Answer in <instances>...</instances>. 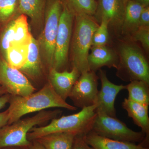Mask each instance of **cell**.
Masks as SVG:
<instances>
[{
    "label": "cell",
    "mask_w": 149,
    "mask_h": 149,
    "mask_svg": "<svg viewBox=\"0 0 149 149\" xmlns=\"http://www.w3.org/2000/svg\"><path fill=\"white\" fill-rule=\"evenodd\" d=\"M84 136H75L72 149H94L86 143Z\"/></svg>",
    "instance_id": "29"
},
{
    "label": "cell",
    "mask_w": 149,
    "mask_h": 149,
    "mask_svg": "<svg viewBox=\"0 0 149 149\" xmlns=\"http://www.w3.org/2000/svg\"><path fill=\"white\" fill-rule=\"evenodd\" d=\"M19 0H0V26L2 27L17 15H19Z\"/></svg>",
    "instance_id": "26"
},
{
    "label": "cell",
    "mask_w": 149,
    "mask_h": 149,
    "mask_svg": "<svg viewBox=\"0 0 149 149\" xmlns=\"http://www.w3.org/2000/svg\"><path fill=\"white\" fill-rule=\"evenodd\" d=\"M15 18L8 22L0 29V56L5 60L7 51L13 43Z\"/></svg>",
    "instance_id": "25"
},
{
    "label": "cell",
    "mask_w": 149,
    "mask_h": 149,
    "mask_svg": "<svg viewBox=\"0 0 149 149\" xmlns=\"http://www.w3.org/2000/svg\"><path fill=\"white\" fill-rule=\"evenodd\" d=\"M91 131L99 136L116 141L141 143L146 135L128 128L124 123L107 115L97 113Z\"/></svg>",
    "instance_id": "7"
},
{
    "label": "cell",
    "mask_w": 149,
    "mask_h": 149,
    "mask_svg": "<svg viewBox=\"0 0 149 149\" xmlns=\"http://www.w3.org/2000/svg\"><path fill=\"white\" fill-rule=\"evenodd\" d=\"M135 41H139L146 51L149 49V26L139 27L133 34Z\"/></svg>",
    "instance_id": "28"
},
{
    "label": "cell",
    "mask_w": 149,
    "mask_h": 149,
    "mask_svg": "<svg viewBox=\"0 0 149 149\" xmlns=\"http://www.w3.org/2000/svg\"><path fill=\"white\" fill-rule=\"evenodd\" d=\"M137 2L140 3L144 6H148L149 5V0H133Z\"/></svg>",
    "instance_id": "34"
},
{
    "label": "cell",
    "mask_w": 149,
    "mask_h": 149,
    "mask_svg": "<svg viewBox=\"0 0 149 149\" xmlns=\"http://www.w3.org/2000/svg\"><path fill=\"white\" fill-rule=\"evenodd\" d=\"M24 75L33 80H36L42 74V59L38 40L32 36L28 46L27 60L19 70Z\"/></svg>",
    "instance_id": "15"
},
{
    "label": "cell",
    "mask_w": 149,
    "mask_h": 149,
    "mask_svg": "<svg viewBox=\"0 0 149 149\" xmlns=\"http://www.w3.org/2000/svg\"><path fill=\"white\" fill-rule=\"evenodd\" d=\"M26 148L27 149H45L37 140L30 141V143Z\"/></svg>",
    "instance_id": "33"
},
{
    "label": "cell",
    "mask_w": 149,
    "mask_h": 149,
    "mask_svg": "<svg viewBox=\"0 0 149 149\" xmlns=\"http://www.w3.org/2000/svg\"><path fill=\"white\" fill-rule=\"evenodd\" d=\"M60 110H43L32 117L19 119L0 128V149L9 147H27L30 141L27 138L29 130L36 125L56 118Z\"/></svg>",
    "instance_id": "4"
},
{
    "label": "cell",
    "mask_w": 149,
    "mask_h": 149,
    "mask_svg": "<svg viewBox=\"0 0 149 149\" xmlns=\"http://www.w3.org/2000/svg\"><path fill=\"white\" fill-rule=\"evenodd\" d=\"M96 107V104L83 108L77 113L54 118L47 125L33 127L27 133V139L31 141L51 133L63 132L85 136L92 130Z\"/></svg>",
    "instance_id": "2"
},
{
    "label": "cell",
    "mask_w": 149,
    "mask_h": 149,
    "mask_svg": "<svg viewBox=\"0 0 149 149\" xmlns=\"http://www.w3.org/2000/svg\"><path fill=\"white\" fill-rule=\"evenodd\" d=\"M32 36L29 32L27 16L20 14L16 17L15 19L14 35L13 44H28Z\"/></svg>",
    "instance_id": "23"
},
{
    "label": "cell",
    "mask_w": 149,
    "mask_h": 149,
    "mask_svg": "<svg viewBox=\"0 0 149 149\" xmlns=\"http://www.w3.org/2000/svg\"><path fill=\"white\" fill-rule=\"evenodd\" d=\"M97 80L95 72L91 70L80 74L69 96L74 107L83 109L96 104L99 92Z\"/></svg>",
    "instance_id": "9"
},
{
    "label": "cell",
    "mask_w": 149,
    "mask_h": 149,
    "mask_svg": "<svg viewBox=\"0 0 149 149\" xmlns=\"http://www.w3.org/2000/svg\"><path fill=\"white\" fill-rule=\"evenodd\" d=\"M76 136L71 133H55L35 140L42 144L45 149H72Z\"/></svg>",
    "instance_id": "20"
},
{
    "label": "cell",
    "mask_w": 149,
    "mask_h": 149,
    "mask_svg": "<svg viewBox=\"0 0 149 149\" xmlns=\"http://www.w3.org/2000/svg\"><path fill=\"white\" fill-rule=\"evenodd\" d=\"M126 0H99L95 16L100 20L106 19L111 25L115 28H121Z\"/></svg>",
    "instance_id": "12"
},
{
    "label": "cell",
    "mask_w": 149,
    "mask_h": 149,
    "mask_svg": "<svg viewBox=\"0 0 149 149\" xmlns=\"http://www.w3.org/2000/svg\"><path fill=\"white\" fill-rule=\"evenodd\" d=\"M90 70L95 72L102 67L117 68L118 63L113 51L105 46L93 47L88 57Z\"/></svg>",
    "instance_id": "17"
},
{
    "label": "cell",
    "mask_w": 149,
    "mask_h": 149,
    "mask_svg": "<svg viewBox=\"0 0 149 149\" xmlns=\"http://www.w3.org/2000/svg\"><path fill=\"white\" fill-rule=\"evenodd\" d=\"M149 26V7H144L141 12L139 22V27Z\"/></svg>",
    "instance_id": "30"
},
{
    "label": "cell",
    "mask_w": 149,
    "mask_h": 149,
    "mask_svg": "<svg viewBox=\"0 0 149 149\" xmlns=\"http://www.w3.org/2000/svg\"><path fill=\"white\" fill-rule=\"evenodd\" d=\"M100 25L94 32L92 39V46H105L109 40V23L106 19L102 18L100 20Z\"/></svg>",
    "instance_id": "27"
},
{
    "label": "cell",
    "mask_w": 149,
    "mask_h": 149,
    "mask_svg": "<svg viewBox=\"0 0 149 149\" xmlns=\"http://www.w3.org/2000/svg\"><path fill=\"white\" fill-rule=\"evenodd\" d=\"M8 124L20 119L23 116L52 108H61L69 110L77 109L68 103L57 94L49 82L40 91L25 96L11 95Z\"/></svg>",
    "instance_id": "1"
},
{
    "label": "cell",
    "mask_w": 149,
    "mask_h": 149,
    "mask_svg": "<svg viewBox=\"0 0 149 149\" xmlns=\"http://www.w3.org/2000/svg\"><path fill=\"white\" fill-rule=\"evenodd\" d=\"M6 93L5 90L0 85V96L4 94H6Z\"/></svg>",
    "instance_id": "36"
},
{
    "label": "cell",
    "mask_w": 149,
    "mask_h": 149,
    "mask_svg": "<svg viewBox=\"0 0 149 149\" xmlns=\"http://www.w3.org/2000/svg\"><path fill=\"white\" fill-rule=\"evenodd\" d=\"M26 147H9L2 148H1L0 149H27V148H26Z\"/></svg>",
    "instance_id": "35"
},
{
    "label": "cell",
    "mask_w": 149,
    "mask_h": 149,
    "mask_svg": "<svg viewBox=\"0 0 149 149\" xmlns=\"http://www.w3.org/2000/svg\"><path fill=\"white\" fill-rule=\"evenodd\" d=\"M62 3V10L56 38L53 66V68L59 71H61L67 63L74 19V14L63 2Z\"/></svg>",
    "instance_id": "8"
},
{
    "label": "cell",
    "mask_w": 149,
    "mask_h": 149,
    "mask_svg": "<svg viewBox=\"0 0 149 149\" xmlns=\"http://www.w3.org/2000/svg\"><path fill=\"white\" fill-rule=\"evenodd\" d=\"M122 106L127 111L128 116L132 118L135 124L141 128V131L146 135L145 139L140 144L144 147H148L149 138V105L125 98L122 102Z\"/></svg>",
    "instance_id": "14"
},
{
    "label": "cell",
    "mask_w": 149,
    "mask_h": 149,
    "mask_svg": "<svg viewBox=\"0 0 149 149\" xmlns=\"http://www.w3.org/2000/svg\"><path fill=\"white\" fill-rule=\"evenodd\" d=\"M100 77L101 88L97 97L96 113L116 117L115 108L116 98L120 91L126 89V85H116L111 83L103 70H100Z\"/></svg>",
    "instance_id": "11"
},
{
    "label": "cell",
    "mask_w": 149,
    "mask_h": 149,
    "mask_svg": "<svg viewBox=\"0 0 149 149\" xmlns=\"http://www.w3.org/2000/svg\"><path fill=\"white\" fill-rule=\"evenodd\" d=\"M29 43L13 44L9 48L5 61L10 66L18 70L21 69L27 60Z\"/></svg>",
    "instance_id": "21"
},
{
    "label": "cell",
    "mask_w": 149,
    "mask_h": 149,
    "mask_svg": "<svg viewBox=\"0 0 149 149\" xmlns=\"http://www.w3.org/2000/svg\"><path fill=\"white\" fill-rule=\"evenodd\" d=\"M144 7L133 0L125 1L124 17L121 27L123 33L133 34L138 29L140 15Z\"/></svg>",
    "instance_id": "18"
},
{
    "label": "cell",
    "mask_w": 149,
    "mask_h": 149,
    "mask_svg": "<svg viewBox=\"0 0 149 149\" xmlns=\"http://www.w3.org/2000/svg\"><path fill=\"white\" fill-rule=\"evenodd\" d=\"M86 143L94 149H149L141 144L113 140L91 131L84 137Z\"/></svg>",
    "instance_id": "16"
},
{
    "label": "cell",
    "mask_w": 149,
    "mask_h": 149,
    "mask_svg": "<svg viewBox=\"0 0 149 149\" xmlns=\"http://www.w3.org/2000/svg\"><path fill=\"white\" fill-rule=\"evenodd\" d=\"M80 75L75 68L72 67L70 71L62 72L52 68L49 70V82L57 94L66 101Z\"/></svg>",
    "instance_id": "13"
},
{
    "label": "cell",
    "mask_w": 149,
    "mask_h": 149,
    "mask_svg": "<svg viewBox=\"0 0 149 149\" xmlns=\"http://www.w3.org/2000/svg\"><path fill=\"white\" fill-rule=\"evenodd\" d=\"M0 85L11 95L27 96L36 90L24 74L10 66L1 56Z\"/></svg>",
    "instance_id": "10"
},
{
    "label": "cell",
    "mask_w": 149,
    "mask_h": 149,
    "mask_svg": "<svg viewBox=\"0 0 149 149\" xmlns=\"http://www.w3.org/2000/svg\"><path fill=\"white\" fill-rule=\"evenodd\" d=\"M10 97L11 95L8 93L0 96V110L3 108L9 102Z\"/></svg>",
    "instance_id": "32"
},
{
    "label": "cell",
    "mask_w": 149,
    "mask_h": 149,
    "mask_svg": "<svg viewBox=\"0 0 149 149\" xmlns=\"http://www.w3.org/2000/svg\"><path fill=\"white\" fill-rule=\"evenodd\" d=\"M149 84L141 80H133L126 85L128 99L144 104L149 105Z\"/></svg>",
    "instance_id": "22"
},
{
    "label": "cell",
    "mask_w": 149,
    "mask_h": 149,
    "mask_svg": "<svg viewBox=\"0 0 149 149\" xmlns=\"http://www.w3.org/2000/svg\"><path fill=\"white\" fill-rule=\"evenodd\" d=\"M75 25L72 41V67L80 72L91 71L88 62L94 32L99 25L93 16L85 14L74 16Z\"/></svg>",
    "instance_id": "3"
},
{
    "label": "cell",
    "mask_w": 149,
    "mask_h": 149,
    "mask_svg": "<svg viewBox=\"0 0 149 149\" xmlns=\"http://www.w3.org/2000/svg\"><path fill=\"white\" fill-rule=\"evenodd\" d=\"M63 2L74 14L95 15L97 3L96 0H62Z\"/></svg>",
    "instance_id": "24"
},
{
    "label": "cell",
    "mask_w": 149,
    "mask_h": 149,
    "mask_svg": "<svg viewBox=\"0 0 149 149\" xmlns=\"http://www.w3.org/2000/svg\"><path fill=\"white\" fill-rule=\"evenodd\" d=\"M120 61L118 76L126 81L141 80L149 84V66L140 49L130 44H124L120 49Z\"/></svg>",
    "instance_id": "6"
},
{
    "label": "cell",
    "mask_w": 149,
    "mask_h": 149,
    "mask_svg": "<svg viewBox=\"0 0 149 149\" xmlns=\"http://www.w3.org/2000/svg\"><path fill=\"white\" fill-rule=\"evenodd\" d=\"M47 0H19V15L29 17L33 24L41 25L44 22Z\"/></svg>",
    "instance_id": "19"
},
{
    "label": "cell",
    "mask_w": 149,
    "mask_h": 149,
    "mask_svg": "<svg viewBox=\"0 0 149 149\" xmlns=\"http://www.w3.org/2000/svg\"><path fill=\"white\" fill-rule=\"evenodd\" d=\"M62 8V0H47L44 28L37 40L40 55L49 70L53 66L56 38Z\"/></svg>",
    "instance_id": "5"
},
{
    "label": "cell",
    "mask_w": 149,
    "mask_h": 149,
    "mask_svg": "<svg viewBox=\"0 0 149 149\" xmlns=\"http://www.w3.org/2000/svg\"><path fill=\"white\" fill-rule=\"evenodd\" d=\"M9 116L8 109L0 113V128L8 124Z\"/></svg>",
    "instance_id": "31"
}]
</instances>
